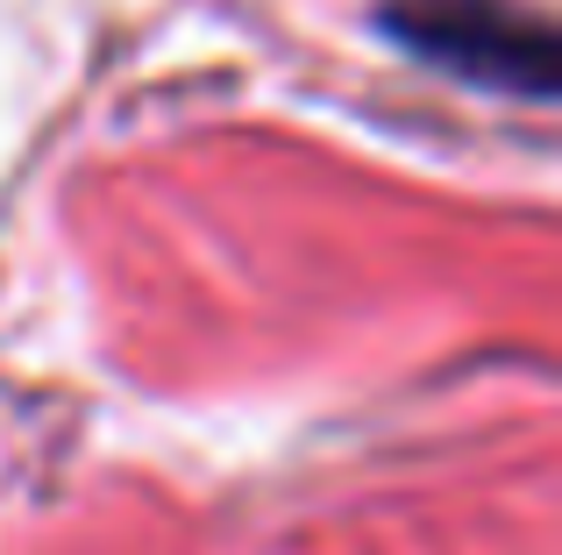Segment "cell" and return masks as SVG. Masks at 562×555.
Wrapping results in <instances>:
<instances>
[{"label": "cell", "mask_w": 562, "mask_h": 555, "mask_svg": "<svg viewBox=\"0 0 562 555\" xmlns=\"http://www.w3.org/2000/svg\"><path fill=\"white\" fill-rule=\"evenodd\" d=\"M378 22L406 57L463 86L555 100V29L520 0H384Z\"/></svg>", "instance_id": "1"}]
</instances>
